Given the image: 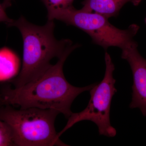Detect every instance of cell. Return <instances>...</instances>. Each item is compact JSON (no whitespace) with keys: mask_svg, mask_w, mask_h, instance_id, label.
Masks as SVG:
<instances>
[{"mask_svg":"<svg viewBox=\"0 0 146 146\" xmlns=\"http://www.w3.org/2000/svg\"><path fill=\"white\" fill-rule=\"evenodd\" d=\"M53 19L85 32L94 44L105 50L110 47H117L121 50L125 48L134 41L133 37L140 29L136 24L130 25L126 29H118L110 23L105 16L82 9L78 10L74 6L58 12Z\"/></svg>","mask_w":146,"mask_h":146,"instance_id":"277c9868","label":"cell"},{"mask_svg":"<svg viewBox=\"0 0 146 146\" xmlns=\"http://www.w3.org/2000/svg\"><path fill=\"white\" fill-rule=\"evenodd\" d=\"M20 66V59L14 52L7 48L0 49V81L13 78Z\"/></svg>","mask_w":146,"mask_h":146,"instance_id":"ba28073f","label":"cell"},{"mask_svg":"<svg viewBox=\"0 0 146 146\" xmlns=\"http://www.w3.org/2000/svg\"><path fill=\"white\" fill-rule=\"evenodd\" d=\"M138 44L131 42L122 49L121 57L130 65L133 77L131 108H138L146 116V58L138 52Z\"/></svg>","mask_w":146,"mask_h":146,"instance_id":"8992f818","label":"cell"},{"mask_svg":"<svg viewBox=\"0 0 146 146\" xmlns=\"http://www.w3.org/2000/svg\"><path fill=\"white\" fill-rule=\"evenodd\" d=\"M7 25L19 29L23 42V66L19 75L11 82L14 87L36 79L50 67L53 58H60L77 44H73L70 39H56L53 20H48L46 25L40 26L31 23L22 16Z\"/></svg>","mask_w":146,"mask_h":146,"instance_id":"7a4b0ae2","label":"cell"},{"mask_svg":"<svg viewBox=\"0 0 146 146\" xmlns=\"http://www.w3.org/2000/svg\"><path fill=\"white\" fill-rule=\"evenodd\" d=\"M105 61L104 77L100 83H96L89 91L91 98L87 107L81 112L72 113L65 127L57 133L58 138H59L63 133L76 123L83 121L95 123L100 135L108 137L116 136L117 131L111 125L110 118L111 102L117 91L115 86L116 80L113 76L115 66L107 52L105 54Z\"/></svg>","mask_w":146,"mask_h":146,"instance_id":"5b68a950","label":"cell"},{"mask_svg":"<svg viewBox=\"0 0 146 146\" xmlns=\"http://www.w3.org/2000/svg\"><path fill=\"white\" fill-rule=\"evenodd\" d=\"M59 112L35 108L16 110L0 106V119L12 129L18 146H68L57 137L54 127Z\"/></svg>","mask_w":146,"mask_h":146,"instance_id":"3957f363","label":"cell"},{"mask_svg":"<svg viewBox=\"0 0 146 146\" xmlns=\"http://www.w3.org/2000/svg\"><path fill=\"white\" fill-rule=\"evenodd\" d=\"M80 46L78 44L68 50L57 63L36 79L20 87H3L0 90V106H16L21 109L54 110L68 119L72 113L71 105L76 98L84 91H90L96 84L76 87L65 78L63 72L65 60Z\"/></svg>","mask_w":146,"mask_h":146,"instance_id":"6da1fadb","label":"cell"},{"mask_svg":"<svg viewBox=\"0 0 146 146\" xmlns=\"http://www.w3.org/2000/svg\"><path fill=\"white\" fill-rule=\"evenodd\" d=\"M48 11V20H53L58 12L73 7L74 0H41Z\"/></svg>","mask_w":146,"mask_h":146,"instance_id":"9c48e42d","label":"cell"},{"mask_svg":"<svg viewBox=\"0 0 146 146\" xmlns=\"http://www.w3.org/2000/svg\"><path fill=\"white\" fill-rule=\"evenodd\" d=\"M16 146L12 129L9 125L0 119V146Z\"/></svg>","mask_w":146,"mask_h":146,"instance_id":"30bf717a","label":"cell"},{"mask_svg":"<svg viewBox=\"0 0 146 146\" xmlns=\"http://www.w3.org/2000/svg\"><path fill=\"white\" fill-rule=\"evenodd\" d=\"M13 0H4L3 2L1 4L3 7L5 9L8 8L11 6V2Z\"/></svg>","mask_w":146,"mask_h":146,"instance_id":"7c38bea8","label":"cell"},{"mask_svg":"<svg viewBox=\"0 0 146 146\" xmlns=\"http://www.w3.org/2000/svg\"><path fill=\"white\" fill-rule=\"evenodd\" d=\"M5 9L0 4V22H4L7 25L13 21V20L9 18L6 13Z\"/></svg>","mask_w":146,"mask_h":146,"instance_id":"8fae6325","label":"cell"},{"mask_svg":"<svg viewBox=\"0 0 146 146\" xmlns=\"http://www.w3.org/2000/svg\"><path fill=\"white\" fill-rule=\"evenodd\" d=\"M143 0H84L82 2L83 10L99 13L108 18L116 17L121 9L128 3L138 6Z\"/></svg>","mask_w":146,"mask_h":146,"instance_id":"52a82bcc","label":"cell"},{"mask_svg":"<svg viewBox=\"0 0 146 146\" xmlns=\"http://www.w3.org/2000/svg\"><path fill=\"white\" fill-rule=\"evenodd\" d=\"M145 23H146V18H145Z\"/></svg>","mask_w":146,"mask_h":146,"instance_id":"4fadbf2b","label":"cell"}]
</instances>
